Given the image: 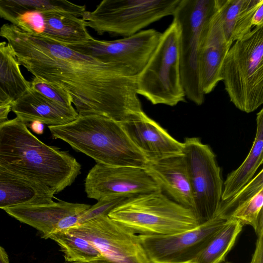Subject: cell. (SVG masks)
I'll list each match as a JSON object with an SVG mask.
<instances>
[{
  "instance_id": "6da1fadb",
  "label": "cell",
  "mask_w": 263,
  "mask_h": 263,
  "mask_svg": "<svg viewBox=\"0 0 263 263\" xmlns=\"http://www.w3.org/2000/svg\"><path fill=\"white\" fill-rule=\"evenodd\" d=\"M0 36L34 78L70 96L79 116H101L121 123L143 111L139 75L128 66L102 62L11 24L1 27Z\"/></svg>"
},
{
  "instance_id": "7a4b0ae2",
  "label": "cell",
  "mask_w": 263,
  "mask_h": 263,
  "mask_svg": "<svg viewBox=\"0 0 263 263\" xmlns=\"http://www.w3.org/2000/svg\"><path fill=\"white\" fill-rule=\"evenodd\" d=\"M0 164L53 195L72 184L81 168L68 152L44 143L17 117L0 125Z\"/></svg>"
},
{
  "instance_id": "3957f363",
  "label": "cell",
  "mask_w": 263,
  "mask_h": 263,
  "mask_svg": "<svg viewBox=\"0 0 263 263\" xmlns=\"http://www.w3.org/2000/svg\"><path fill=\"white\" fill-rule=\"evenodd\" d=\"M52 136L98 163L145 167L147 160L120 122L101 116H78L65 124L48 126Z\"/></svg>"
},
{
  "instance_id": "277c9868",
  "label": "cell",
  "mask_w": 263,
  "mask_h": 263,
  "mask_svg": "<svg viewBox=\"0 0 263 263\" xmlns=\"http://www.w3.org/2000/svg\"><path fill=\"white\" fill-rule=\"evenodd\" d=\"M144 235H171L193 229L201 223L194 212L171 199L162 191L126 198L107 215Z\"/></svg>"
},
{
  "instance_id": "5b68a950",
  "label": "cell",
  "mask_w": 263,
  "mask_h": 263,
  "mask_svg": "<svg viewBox=\"0 0 263 263\" xmlns=\"http://www.w3.org/2000/svg\"><path fill=\"white\" fill-rule=\"evenodd\" d=\"M222 81L231 102L250 113L263 103V26L231 46L222 69Z\"/></svg>"
},
{
  "instance_id": "8992f818",
  "label": "cell",
  "mask_w": 263,
  "mask_h": 263,
  "mask_svg": "<svg viewBox=\"0 0 263 263\" xmlns=\"http://www.w3.org/2000/svg\"><path fill=\"white\" fill-rule=\"evenodd\" d=\"M179 28L174 20L162 35L137 78V93L152 104L174 106L185 101L179 52Z\"/></svg>"
},
{
  "instance_id": "52a82bcc",
  "label": "cell",
  "mask_w": 263,
  "mask_h": 263,
  "mask_svg": "<svg viewBox=\"0 0 263 263\" xmlns=\"http://www.w3.org/2000/svg\"><path fill=\"white\" fill-rule=\"evenodd\" d=\"M217 9V0H180L173 15L179 28L182 85L185 97L197 105L204 101L199 76V47L204 28Z\"/></svg>"
},
{
  "instance_id": "ba28073f",
  "label": "cell",
  "mask_w": 263,
  "mask_h": 263,
  "mask_svg": "<svg viewBox=\"0 0 263 263\" xmlns=\"http://www.w3.org/2000/svg\"><path fill=\"white\" fill-rule=\"evenodd\" d=\"M180 0H103L82 18L102 35L128 37L151 24L173 15Z\"/></svg>"
},
{
  "instance_id": "9c48e42d",
  "label": "cell",
  "mask_w": 263,
  "mask_h": 263,
  "mask_svg": "<svg viewBox=\"0 0 263 263\" xmlns=\"http://www.w3.org/2000/svg\"><path fill=\"white\" fill-rule=\"evenodd\" d=\"M182 143V156L193 196V211L201 223L215 216L221 201L220 168L211 147L199 138H185Z\"/></svg>"
},
{
  "instance_id": "30bf717a",
  "label": "cell",
  "mask_w": 263,
  "mask_h": 263,
  "mask_svg": "<svg viewBox=\"0 0 263 263\" xmlns=\"http://www.w3.org/2000/svg\"><path fill=\"white\" fill-rule=\"evenodd\" d=\"M66 232L87 240L103 257L115 263H154L138 235L108 216L80 223Z\"/></svg>"
},
{
  "instance_id": "8fae6325",
  "label": "cell",
  "mask_w": 263,
  "mask_h": 263,
  "mask_svg": "<svg viewBox=\"0 0 263 263\" xmlns=\"http://www.w3.org/2000/svg\"><path fill=\"white\" fill-rule=\"evenodd\" d=\"M228 219L217 216L197 227L171 235L139 234V241L154 263H190L223 228Z\"/></svg>"
},
{
  "instance_id": "7c38bea8",
  "label": "cell",
  "mask_w": 263,
  "mask_h": 263,
  "mask_svg": "<svg viewBox=\"0 0 263 263\" xmlns=\"http://www.w3.org/2000/svg\"><path fill=\"white\" fill-rule=\"evenodd\" d=\"M84 187L87 196L97 201L108 197L129 198L161 191L144 167L98 163L88 172Z\"/></svg>"
},
{
  "instance_id": "4fadbf2b",
  "label": "cell",
  "mask_w": 263,
  "mask_h": 263,
  "mask_svg": "<svg viewBox=\"0 0 263 263\" xmlns=\"http://www.w3.org/2000/svg\"><path fill=\"white\" fill-rule=\"evenodd\" d=\"M161 35L150 29L118 40L104 41L92 37L82 44L65 46L105 63L122 64L139 75L152 56Z\"/></svg>"
},
{
  "instance_id": "5bb4252c",
  "label": "cell",
  "mask_w": 263,
  "mask_h": 263,
  "mask_svg": "<svg viewBox=\"0 0 263 263\" xmlns=\"http://www.w3.org/2000/svg\"><path fill=\"white\" fill-rule=\"evenodd\" d=\"M127 136L147 161L182 155L183 145L143 111L121 123Z\"/></svg>"
},
{
  "instance_id": "9a60e30c",
  "label": "cell",
  "mask_w": 263,
  "mask_h": 263,
  "mask_svg": "<svg viewBox=\"0 0 263 263\" xmlns=\"http://www.w3.org/2000/svg\"><path fill=\"white\" fill-rule=\"evenodd\" d=\"M232 45L225 37L217 7L204 28L198 52L199 81L204 95L222 81L223 64Z\"/></svg>"
},
{
  "instance_id": "2e32d148",
  "label": "cell",
  "mask_w": 263,
  "mask_h": 263,
  "mask_svg": "<svg viewBox=\"0 0 263 263\" xmlns=\"http://www.w3.org/2000/svg\"><path fill=\"white\" fill-rule=\"evenodd\" d=\"M263 171L230 198L221 200L215 215L251 226L255 233L263 222Z\"/></svg>"
},
{
  "instance_id": "e0dca14e",
  "label": "cell",
  "mask_w": 263,
  "mask_h": 263,
  "mask_svg": "<svg viewBox=\"0 0 263 263\" xmlns=\"http://www.w3.org/2000/svg\"><path fill=\"white\" fill-rule=\"evenodd\" d=\"M90 206L85 203L59 200L49 203L18 205L4 210L19 221L35 229L42 238L49 239L60 220L81 213Z\"/></svg>"
},
{
  "instance_id": "ac0fdd59",
  "label": "cell",
  "mask_w": 263,
  "mask_h": 263,
  "mask_svg": "<svg viewBox=\"0 0 263 263\" xmlns=\"http://www.w3.org/2000/svg\"><path fill=\"white\" fill-rule=\"evenodd\" d=\"M144 168L167 196L193 211L192 190L182 155L147 161Z\"/></svg>"
},
{
  "instance_id": "d6986e66",
  "label": "cell",
  "mask_w": 263,
  "mask_h": 263,
  "mask_svg": "<svg viewBox=\"0 0 263 263\" xmlns=\"http://www.w3.org/2000/svg\"><path fill=\"white\" fill-rule=\"evenodd\" d=\"M11 111L25 124L39 121L48 126L61 125L75 120L78 113L49 100L31 88L11 103Z\"/></svg>"
},
{
  "instance_id": "ffe728a7",
  "label": "cell",
  "mask_w": 263,
  "mask_h": 263,
  "mask_svg": "<svg viewBox=\"0 0 263 263\" xmlns=\"http://www.w3.org/2000/svg\"><path fill=\"white\" fill-rule=\"evenodd\" d=\"M54 195L0 164V209L49 203Z\"/></svg>"
},
{
  "instance_id": "44dd1931",
  "label": "cell",
  "mask_w": 263,
  "mask_h": 263,
  "mask_svg": "<svg viewBox=\"0 0 263 263\" xmlns=\"http://www.w3.org/2000/svg\"><path fill=\"white\" fill-rule=\"evenodd\" d=\"M218 12L227 40L231 44L252 30V19L262 0H217Z\"/></svg>"
},
{
  "instance_id": "7402d4cb",
  "label": "cell",
  "mask_w": 263,
  "mask_h": 263,
  "mask_svg": "<svg viewBox=\"0 0 263 263\" xmlns=\"http://www.w3.org/2000/svg\"><path fill=\"white\" fill-rule=\"evenodd\" d=\"M256 131L248 156L238 168L231 172L223 183L221 200L234 195L254 177L263 161V109L256 116Z\"/></svg>"
},
{
  "instance_id": "603a6c76",
  "label": "cell",
  "mask_w": 263,
  "mask_h": 263,
  "mask_svg": "<svg viewBox=\"0 0 263 263\" xmlns=\"http://www.w3.org/2000/svg\"><path fill=\"white\" fill-rule=\"evenodd\" d=\"M44 27L42 34L65 45L84 43L93 37L86 22L74 15L53 11H42Z\"/></svg>"
},
{
  "instance_id": "cb8c5ba5",
  "label": "cell",
  "mask_w": 263,
  "mask_h": 263,
  "mask_svg": "<svg viewBox=\"0 0 263 263\" xmlns=\"http://www.w3.org/2000/svg\"><path fill=\"white\" fill-rule=\"evenodd\" d=\"M30 88L11 47L5 41L0 42V100L11 104Z\"/></svg>"
},
{
  "instance_id": "d4e9b609",
  "label": "cell",
  "mask_w": 263,
  "mask_h": 263,
  "mask_svg": "<svg viewBox=\"0 0 263 263\" xmlns=\"http://www.w3.org/2000/svg\"><path fill=\"white\" fill-rule=\"evenodd\" d=\"M238 220L228 219L223 228L214 237L202 252L190 263H222L233 247L242 231Z\"/></svg>"
},
{
  "instance_id": "484cf974",
  "label": "cell",
  "mask_w": 263,
  "mask_h": 263,
  "mask_svg": "<svg viewBox=\"0 0 263 263\" xmlns=\"http://www.w3.org/2000/svg\"><path fill=\"white\" fill-rule=\"evenodd\" d=\"M60 247L66 262H85L103 257L99 250L87 240L67 232L51 235Z\"/></svg>"
},
{
  "instance_id": "4316f807",
  "label": "cell",
  "mask_w": 263,
  "mask_h": 263,
  "mask_svg": "<svg viewBox=\"0 0 263 263\" xmlns=\"http://www.w3.org/2000/svg\"><path fill=\"white\" fill-rule=\"evenodd\" d=\"M50 0H0V17L13 24L21 15L30 11H48Z\"/></svg>"
},
{
  "instance_id": "83f0119b",
  "label": "cell",
  "mask_w": 263,
  "mask_h": 263,
  "mask_svg": "<svg viewBox=\"0 0 263 263\" xmlns=\"http://www.w3.org/2000/svg\"><path fill=\"white\" fill-rule=\"evenodd\" d=\"M125 197H108L98 202L78 215L79 224L97 218L107 216L115 207L123 202Z\"/></svg>"
},
{
  "instance_id": "f1b7e54d",
  "label": "cell",
  "mask_w": 263,
  "mask_h": 263,
  "mask_svg": "<svg viewBox=\"0 0 263 263\" xmlns=\"http://www.w3.org/2000/svg\"><path fill=\"white\" fill-rule=\"evenodd\" d=\"M30 88L49 100L65 107L73 106L70 96L60 88L35 78L30 82Z\"/></svg>"
},
{
  "instance_id": "f546056e",
  "label": "cell",
  "mask_w": 263,
  "mask_h": 263,
  "mask_svg": "<svg viewBox=\"0 0 263 263\" xmlns=\"http://www.w3.org/2000/svg\"><path fill=\"white\" fill-rule=\"evenodd\" d=\"M256 234L255 249L249 263H263V222L260 224Z\"/></svg>"
},
{
  "instance_id": "4dcf8cb0",
  "label": "cell",
  "mask_w": 263,
  "mask_h": 263,
  "mask_svg": "<svg viewBox=\"0 0 263 263\" xmlns=\"http://www.w3.org/2000/svg\"><path fill=\"white\" fill-rule=\"evenodd\" d=\"M251 23L252 27L263 26V4L261 5L255 12Z\"/></svg>"
},
{
  "instance_id": "1f68e13d",
  "label": "cell",
  "mask_w": 263,
  "mask_h": 263,
  "mask_svg": "<svg viewBox=\"0 0 263 263\" xmlns=\"http://www.w3.org/2000/svg\"><path fill=\"white\" fill-rule=\"evenodd\" d=\"M11 111V104L0 106V125L8 120V116Z\"/></svg>"
},
{
  "instance_id": "d6a6232c",
  "label": "cell",
  "mask_w": 263,
  "mask_h": 263,
  "mask_svg": "<svg viewBox=\"0 0 263 263\" xmlns=\"http://www.w3.org/2000/svg\"><path fill=\"white\" fill-rule=\"evenodd\" d=\"M30 128L37 134H42L44 131V124L39 121H33L30 123Z\"/></svg>"
},
{
  "instance_id": "836d02e7",
  "label": "cell",
  "mask_w": 263,
  "mask_h": 263,
  "mask_svg": "<svg viewBox=\"0 0 263 263\" xmlns=\"http://www.w3.org/2000/svg\"><path fill=\"white\" fill-rule=\"evenodd\" d=\"M0 263H10L9 256L5 249L0 245Z\"/></svg>"
},
{
  "instance_id": "e575fe53",
  "label": "cell",
  "mask_w": 263,
  "mask_h": 263,
  "mask_svg": "<svg viewBox=\"0 0 263 263\" xmlns=\"http://www.w3.org/2000/svg\"><path fill=\"white\" fill-rule=\"evenodd\" d=\"M64 263H115L106 258L103 257L95 260L85 262H65Z\"/></svg>"
},
{
  "instance_id": "d590c367",
  "label": "cell",
  "mask_w": 263,
  "mask_h": 263,
  "mask_svg": "<svg viewBox=\"0 0 263 263\" xmlns=\"http://www.w3.org/2000/svg\"><path fill=\"white\" fill-rule=\"evenodd\" d=\"M0 103L4 104H7V103H5V102H3L2 100H0Z\"/></svg>"
},
{
  "instance_id": "8d00e7d4",
  "label": "cell",
  "mask_w": 263,
  "mask_h": 263,
  "mask_svg": "<svg viewBox=\"0 0 263 263\" xmlns=\"http://www.w3.org/2000/svg\"><path fill=\"white\" fill-rule=\"evenodd\" d=\"M222 263H231V262H229V261H226H226H224V262H222Z\"/></svg>"
}]
</instances>
